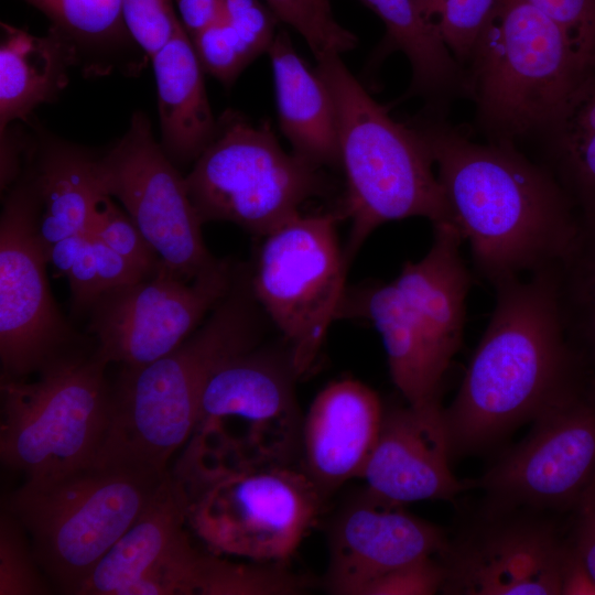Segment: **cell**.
<instances>
[{"instance_id":"e575fe53","label":"cell","mask_w":595,"mask_h":595,"mask_svg":"<svg viewBox=\"0 0 595 595\" xmlns=\"http://www.w3.org/2000/svg\"><path fill=\"white\" fill-rule=\"evenodd\" d=\"M563 32L581 67L595 69V0H527Z\"/></svg>"},{"instance_id":"ba28073f","label":"cell","mask_w":595,"mask_h":595,"mask_svg":"<svg viewBox=\"0 0 595 595\" xmlns=\"http://www.w3.org/2000/svg\"><path fill=\"white\" fill-rule=\"evenodd\" d=\"M108 365L95 347L76 348L33 381L1 377L3 466L41 478L94 463L110 420Z\"/></svg>"},{"instance_id":"cb8c5ba5","label":"cell","mask_w":595,"mask_h":595,"mask_svg":"<svg viewBox=\"0 0 595 595\" xmlns=\"http://www.w3.org/2000/svg\"><path fill=\"white\" fill-rule=\"evenodd\" d=\"M187 493L170 474L138 519L106 552L77 595H128L187 536Z\"/></svg>"},{"instance_id":"5b68a950","label":"cell","mask_w":595,"mask_h":595,"mask_svg":"<svg viewBox=\"0 0 595 595\" xmlns=\"http://www.w3.org/2000/svg\"><path fill=\"white\" fill-rule=\"evenodd\" d=\"M455 226L433 225V241L390 282L346 292L339 317L368 320L380 334L392 382L407 403L440 402L446 372L463 340L472 274Z\"/></svg>"},{"instance_id":"5bb4252c","label":"cell","mask_w":595,"mask_h":595,"mask_svg":"<svg viewBox=\"0 0 595 595\" xmlns=\"http://www.w3.org/2000/svg\"><path fill=\"white\" fill-rule=\"evenodd\" d=\"M39 217L36 187L24 166L6 192L0 217L2 378L26 379L78 348L50 290Z\"/></svg>"},{"instance_id":"74e56055","label":"cell","mask_w":595,"mask_h":595,"mask_svg":"<svg viewBox=\"0 0 595 595\" xmlns=\"http://www.w3.org/2000/svg\"><path fill=\"white\" fill-rule=\"evenodd\" d=\"M444 573L437 556L392 570L368 583L360 595H433L442 589Z\"/></svg>"},{"instance_id":"60d3db41","label":"cell","mask_w":595,"mask_h":595,"mask_svg":"<svg viewBox=\"0 0 595 595\" xmlns=\"http://www.w3.org/2000/svg\"><path fill=\"white\" fill-rule=\"evenodd\" d=\"M31 134L22 129L9 126L0 131V185L7 192L20 177L31 142Z\"/></svg>"},{"instance_id":"603a6c76","label":"cell","mask_w":595,"mask_h":595,"mask_svg":"<svg viewBox=\"0 0 595 595\" xmlns=\"http://www.w3.org/2000/svg\"><path fill=\"white\" fill-rule=\"evenodd\" d=\"M160 122V144L180 169L194 163L212 142L217 119L192 40L181 25L152 58Z\"/></svg>"},{"instance_id":"d6986e66","label":"cell","mask_w":595,"mask_h":595,"mask_svg":"<svg viewBox=\"0 0 595 595\" xmlns=\"http://www.w3.org/2000/svg\"><path fill=\"white\" fill-rule=\"evenodd\" d=\"M448 533L363 493L347 504L329 528L324 587L334 595H360L372 580L400 566L435 556Z\"/></svg>"},{"instance_id":"1f68e13d","label":"cell","mask_w":595,"mask_h":595,"mask_svg":"<svg viewBox=\"0 0 595 595\" xmlns=\"http://www.w3.org/2000/svg\"><path fill=\"white\" fill-rule=\"evenodd\" d=\"M52 584L41 569L31 540L7 509L0 516V595L50 594Z\"/></svg>"},{"instance_id":"f35d334b","label":"cell","mask_w":595,"mask_h":595,"mask_svg":"<svg viewBox=\"0 0 595 595\" xmlns=\"http://www.w3.org/2000/svg\"><path fill=\"white\" fill-rule=\"evenodd\" d=\"M66 277L71 286L73 309L78 313L88 312L104 291L87 232H85L83 245Z\"/></svg>"},{"instance_id":"3957f363","label":"cell","mask_w":595,"mask_h":595,"mask_svg":"<svg viewBox=\"0 0 595 595\" xmlns=\"http://www.w3.org/2000/svg\"><path fill=\"white\" fill-rule=\"evenodd\" d=\"M266 318L249 270L237 268L227 294L176 348L145 366L121 368L95 462L166 470L170 456L195 429L206 383L223 364L261 343Z\"/></svg>"},{"instance_id":"4fadbf2b","label":"cell","mask_w":595,"mask_h":595,"mask_svg":"<svg viewBox=\"0 0 595 595\" xmlns=\"http://www.w3.org/2000/svg\"><path fill=\"white\" fill-rule=\"evenodd\" d=\"M594 484L595 381L580 372L474 488L487 506L555 513L580 504Z\"/></svg>"},{"instance_id":"836d02e7","label":"cell","mask_w":595,"mask_h":595,"mask_svg":"<svg viewBox=\"0 0 595 595\" xmlns=\"http://www.w3.org/2000/svg\"><path fill=\"white\" fill-rule=\"evenodd\" d=\"M190 39L204 73L227 87L255 60L234 28L223 18Z\"/></svg>"},{"instance_id":"7a4b0ae2","label":"cell","mask_w":595,"mask_h":595,"mask_svg":"<svg viewBox=\"0 0 595 595\" xmlns=\"http://www.w3.org/2000/svg\"><path fill=\"white\" fill-rule=\"evenodd\" d=\"M495 307L443 420L452 459L499 445L580 372L552 266L495 288Z\"/></svg>"},{"instance_id":"9c48e42d","label":"cell","mask_w":595,"mask_h":595,"mask_svg":"<svg viewBox=\"0 0 595 595\" xmlns=\"http://www.w3.org/2000/svg\"><path fill=\"white\" fill-rule=\"evenodd\" d=\"M202 220L232 223L263 238L325 195L324 169L286 152L267 122L227 109L212 142L185 176Z\"/></svg>"},{"instance_id":"6da1fadb","label":"cell","mask_w":595,"mask_h":595,"mask_svg":"<svg viewBox=\"0 0 595 595\" xmlns=\"http://www.w3.org/2000/svg\"><path fill=\"white\" fill-rule=\"evenodd\" d=\"M409 123L430 150L451 223L483 280L495 288L565 255L581 216L545 167L516 144L473 141L440 113L426 111Z\"/></svg>"},{"instance_id":"484cf974","label":"cell","mask_w":595,"mask_h":595,"mask_svg":"<svg viewBox=\"0 0 595 595\" xmlns=\"http://www.w3.org/2000/svg\"><path fill=\"white\" fill-rule=\"evenodd\" d=\"M0 131L30 120L33 110L55 101L69 82L73 60L51 31L36 36L1 23Z\"/></svg>"},{"instance_id":"f546056e","label":"cell","mask_w":595,"mask_h":595,"mask_svg":"<svg viewBox=\"0 0 595 595\" xmlns=\"http://www.w3.org/2000/svg\"><path fill=\"white\" fill-rule=\"evenodd\" d=\"M422 19L465 68L501 0H413Z\"/></svg>"},{"instance_id":"e0dca14e","label":"cell","mask_w":595,"mask_h":595,"mask_svg":"<svg viewBox=\"0 0 595 595\" xmlns=\"http://www.w3.org/2000/svg\"><path fill=\"white\" fill-rule=\"evenodd\" d=\"M236 269L221 260L186 280L161 262L142 280L104 292L88 311L96 351L121 368H139L169 354L227 294Z\"/></svg>"},{"instance_id":"52a82bcc","label":"cell","mask_w":595,"mask_h":595,"mask_svg":"<svg viewBox=\"0 0 595 595\" xmlns=\"http://www.w3.org/2000/svg\"><path fill=\"white\" fill-rule=\"evenodd\" d=\"M487 140L543 134L587 75L561 29L527 0H501L465 66Z\"/></svg>"},{"instance_id":"f1b7e54d","label":"cell","mask_w":595,"mask_h":595,"mask_svg":"<svg viewBox=\"0 0 595 595\" xmlns=\"http://www.w3.org/2000/svg\"><path fill=\"white\" fill-rule=\"evenodd\" d=\"M552 271L567 342L581 366L595 367V217L581 216L573 244Z\"/></svg>"},{"instance_id":"7402d4cb","label":"cell","mask_w":595,"mask_h":595,"mask_svg":"<svg viewBox=\"0 0 595 595\" xmlns=\"http://www.w3.org/2000/svg\"><path fill=\"white\" fill-rule=\"evenodd\" d=\"M24 160L39 196V237L46 251L57 241L85 232L90 206L100 191L97 153L36 125Z\"/></svg>"},{"instance_id":"d4e9b609","label":"cell","mask_w":595,"mask_h":595,"mask_svg":"<svg viewBox=\"0 0 595 595\" xmlns=\"http://www.w3.org/2000/svg\"><path fill=\"white\" fill-rule=\"evenodd\" d=\"M50 21L86 77L138 75L150 60L131 36L121 0H24Z\"/></svg>"},{"instance_id":"2e32d148","label":"cell","mask_w":595,"mask_h":595,"mask_svg":"<svg viewBox=\"0 0 595 595\" xmlns=\"http://www.w3.org/2000/svg\"><path fill=\"white\" fill-rule=\"evenodd\" d=\"M571 545L553 513L485 504L436 555L453 595H560Z\"/></svg>"},{"instance_id":"30bf717a","label":"cell","mask_w":595,"mask_h":595,"mask_svg":"<svg viewBox=\"0 0 595 595\" xmlns=\"http://www.w3.org/2000/svg\"><path fill=\"white\" fill-rule=\"evenodd\" d=\"M298 378L283 339L223 364L203 390L188 456L204 466L300 465Z\"/></svg>"},{"instance_id":"d590c367","label":"cell","mask_w":595,"mask_h":595,"mask_svg":"<svg viewBox=\"0 0 595 595\" xmlns=\"http://www.w3.org/2000/svg\"><path fill=\"white\" fill-rule=\"evenodd\" d=\"M125 23L151 60L182 25L173 0H121Z\"/></svg>"},{"instance_id":"8fae6325","label":"cell","mask_w":595,"mask_h":595,"mask_svg":"<svg viewBox=\"0 0 595 595\" xmlns=\"http://www.w3.org/2000/svg\"><path fill=\"white\" fill-rule=\"evenodd\" d=\"M187 520L215 552L289 561L326 499L300 465L192 467Z\"/></svg>"},{"instance_id":"ffe728a7","label":"cell","mask_w":595,"mask_h":595,"mask_svg":"<svg viewBox=\"0 0 595 595\" xmlns=\"http://www.w3.org/2000/svg\"><path fill=\"white\" fill-rule=\"evenodd\" d=\"M383 411L377 392L351 378L332 381L315 396L303 418L300 466L325 498L360 478Z\"/></svg>"},{"instance_id":"9a60e30c","label":"cell","mask_w":595,"mask_h":595,"mask_svg":"<svg viewBox=\"0 0 595 595\" xmlns=\"http://www.w3.org/2000/svg\"><path fill=\"white\" fill-rule=\"evenodd\" d=\"M96 177L100 191L122 204L165 268L193 280L221 261L207 249L185 176L154 138L147 113L134 111L125 134L97 154Z\"/></svg>"},{"instance_id":"83f0119b","label":"cell","mask_w":595,"mask_h":595,"mask_svg":"<svg viewBox=\"0 0 595 595\" xmlns=\"http://www.w3.org/2000/svg\"><path fill=\"white\" fill-rule=\"evenodd\" d=\"M540 163L558 181L582 217H595V69L581 80L542 134Z\"/></svg>"},{"instance_id":"d6a6232c","label":"cell","mask_w":595,"mask_h":595,"mask_svg":"<svg viewBox=\"0 0 595 595\" xmlns=\"http://www.w3.org/2000/svg\"><path fill=\"white\" fill-rule=\"evenodd\" d=\"M86 231L149 274L161 263L129 215L117 206L111 196L101 191L94 197Z\"/></svg>"},{"instance_id":"7c38bea8","label":"cell","mask_w":595,"mask_h":595,"mask_svg":"<svg viewBox=\"0 0 595 595\" xmlns=\"http://www.w3.org/2000/svg\"><path fill=\"white\" fill-rule=\"evenodd\" d=\"M338 209L303 213L267 236L249 270L252 293L304 376L315 363L346 295L348 264Z\"/></svg>"},{"instance_id":"b9f144b4","label":"cell","mask_w":595,"mask_h":595,"mask_svg":"<svg viewBox=\"0 0 595 595\" xmlns=\"http://www.w3.org/2000/svg\"><path fill=\"white\" fill-rule=\"evenodd\" d=\"M572 550L595 583V484L582 499Z\"/></svg>"},{"instance_id":"7bdbcfd3","label":"cell","mask_w":595,"mask_h":595,"mask_svg":"<svg viewBox=\"0 0 595 595\" xmlns=\"http://www.w3.org/2000/svg\"><path fill=\"white\" fill-rule=\"evenodd\" d=\"M173 3L190 37L221 18V0H173Z\"/></svg>"},{"instance_id":"ee69618b","label":"cell","mask_w":595,"mask_h":595,"mask_svg":"<svg viewBox=\"0 0 595 595\" xmlns=\"http://www.w3.org/2000/svg\"><path fill=\"white\" fill-rule=\"evenodd\" d=\"M85 232L68 236L48 249L47 260L60 273L66 275L72 268L83 245Z\"/></svg>"},{"instance_id":"44dd1931","label":"cell","mask_w":595,"mask_h":595,"mask_svg":"<svg viewBox=\"0 0 595 595\" xmlns=\"http://www.w3.org/2000/svg\"><path fill=\"white\" fill-rule=\"evenodd\" d=\"M268 54L280 129L291 151L318 167H340L337 112L324 78L295 51L283 30Z\"/></svg>"},{"instance_id":"ab89813d","label":"cell","mask_w":595,"mask_h":595,"mask_svg":"<svg viewBox=\"0 0 595 595\" xmlns=\"http://www.w3.org/2000/svg\"><path fill=\"white\" fill-rule=\"evenodd\" d=\"M87 235L94 249L97 273L104 292L138 282L150 275L138 264L122 257L93 235L88 232Z\"/></svg>"},{"instance_id":"ac0fdd59","label":"cell","mask_w":595,"mask_h":595,"mask_svg":"<svg viewBox=\"0 0 595 595\" xmlns=\"http://www.w3.org/2000/svg\"><path fill=\"white\" fill-rule=\"evenodd\" d=\"M442 402L385 409L381 426L360 478L365 493L387 505L453 500L474 488L451 468Z\"/></svg>"},{"instance_id":"4316f807","label":"cell","mask_w":595,"mask_h":595,"mask_svg":"<svg viewBox=\"0 0 595 595\" xmlns=\"http://www.w3.org/2000/svg\"><path fill=\"white\" fill-rule=\"evenodd\" d=\"M383 23L381 54L401 52L411 66L408 96L425 101L426 111L441 113L452 98L464 94L465 69L418 12L413 0H359Z\"/></svg>"},{"instance_id":"4dcf8cb0","label":"cell","mask_w":595,"mask_h":595,"mask_svg":"<svg viewBox=\"0 0 595 595\" xmlns=\"http://www.w3.org/2000/svg\"><path fill=\"white\" fill-rule=\"evenodd\" d=\"M280 22L296 31L315 60L342 55L357 45V36L335 18L332 0H263Z\"/></svg>"},{"instance_id":"277c9868","label":"cell","mask_w":595,"mask_h":595,"mask_svg":"<svg viewBox=\"0 0 595 595\" xmlns=\"http://www.w3.org/2000/svg\"><path fill=\"white\" fill-rule=\"evenodd\" d=\"M317 61L333 96L346 190L338 210L350 228L343 246L350 264L381 225L421 217L451 224L430 150L411 123L394 120L350 73L340 55Z\"/></svg>"},{"instance_id":"8992f818","label":"cell","mask_w":595,"mask_h":595,"mask_svg":"<svg viewBox=\"0 0 595 595\" xmlns=\"http://www.w3.org/2000/svg\"><path fill=\"white\" fill-rule=\"evenodd\" d=\"M167 474L142 464L94 462L60 475L25 478L6 509L26 531L51 584L77 595Z\"/></svg>"},{"instance_id":"8d00e7d4","label":"cell","mask_w":595,"mask_h":595,"mask_svg":"<svg viewBox=\"0 0 595 595\" xmlns=\"http://www.w3.org/2000/svg\"><path fill=\"white\" fill-rule=\"evenodd\" d=\"M221 18L234 28L253 58L268 53L279 31L280 21L260 0H221Z\"/></svg>"}]
</instances>
